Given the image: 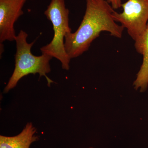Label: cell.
<instances>
[{
  "mask_svg": "<svg viewBox=\"0 0 148 148\" xmlns=\"http://www.w3.org/2000/svg\"><path fill=\"white\" fill-rule=\"evenodd\" d=\"M27 0H0V42L15 40L14 25L24 12Z\"/></svg>",
  "mask_w": 148,
  "mask_h": 148,
  "instance_id": "5b68a950",
  "label": "cell"
},
{
  "mask_svg": "<svg viewBox=\"0 0 148 148\" xmlns=\"http://www.w3.org/2000/svg\"><path fill=\"white\" fill-rule=\"evenodd\" d=\"M36 129L32 123H28L21 133L12 137L0 136V148H29L32 143L39 140L35 135Z\"/></svg>",
  "mask_w": 148,
  "mask_h": 148,
  "instance_id": "8992f818",
  "label": "cell"
},
{
  "mask_svg": "<svg viewBox=\"0 0 148 148\" xmlns=\"http://www.w3.org/2000/svg\"><path fill=\"white\" fill-rule=\"evenodd\" d=\"M135 47L137 52L143 55V61L133 85L136 90L144 92L148 86V24L142 39L135 44Z\"/></svg>",
  "mask_w": 148,
  "mask_h": 148,
  "instance_id": "52a82bcc",
  "label": "cell"
},
{
  "mask_svg": "<svg viewBox=\"0 0 148 148\" xmlns=\"http://www.w3.org/2000/svg\"><path fill=\"white\" fill-rule=\"evenodd\" d=\"M69 12L64 0H51L44 14L52 23L54 35L51 42L40 48L42 54H47L58 59L61 62L62 69L66 71L70 69L71 60L64 45L65 36L72 32L69 25Z\"/></svg>",
  "mask_w": 148,
  "mask_h": 148,
  "instance_id": "3957f363",
  "label": "cell"
},
{
  "mask_svg": "<svg viewBox=\"0 0 148 148\" xmlns=\"http://www.w3.org/2000/svg\"><path fill=\"white\" fill-rule=\"evenodd\" d=\"M86 1L85 13L79 27L65 37V49L71 59L87 51L101 32H109L111 36L120 38L124 29L114 20L115 10L106 0Z\"/></svg>",
  "mask_w": 148,
  "mask_h": 148,
  "instance_id": "6da1fadb",
  "label": "cell"
},
{
  "mask_svg": "<svg viewBox=\"0 0 148 148\" xmlns=\"http://www.w3.org/2000/svg\"><path fill=\"white\" fill-rule=\"evenodd\" d=\"M28 34L21 30L16 36V51L15 55V68L8 83L4 90L7 93L15 87L22 77L30 74H39L40 76L45 77L47 85L50 86L53 81L47 75L51 72L49 62L53 57L46 54L40 56L33 55L31 49L36 40L30 43L27 42Z\"/></svg>",
  "mask_w": 148,
  "mask_h": 148,
  "instance_id": "7a4b0ae2",
  "label": "cell"
},
{
  "mask_svg": "<svg viewBox=\"0 0 148 148\" xmlns=\"http://www.w3.org/2000/svg\"><path fill=\"white\" fill-rule=\"evenodd\" d=\"M93 148L92 147H89V148Z\"/></svg>",
  "mask_w": 148,
  "mask_h": 148,
  "instance_id": "9c48e42d",
  "label": "cell"
},
{
  "mask_svg": "<svg viewBox=\"0 0 148 148\" xmlns=\"http://www.w3.org/2000/svg\"><path fill=\"white\" fill-rule=\"evenodd\" d=\"M123 11L112 14L114 20L119 22L128 34L138 43L145 31L148 21V0H128L122 4Z\"/></svg>",
  "mask_w": 148,
  "mask_h": 148,
  "instance_id": "277c9868",
  "label": "cell"
},
{
  "mask_svg": "<svg viewBox=\"0 0 148 148\" xmlns=\"http://www.w3.org/2000/svg\"><path fill=\"white\" fill-rule=\"evenodd\" d=\"M112 5L114 9H118L121 7V0H106Z\"/></svg>",
  "mask_w": 148,
  "mask_h": 148,
  "instance_id": "ba28073f",
  "label": "cell"
}]
</instances>
